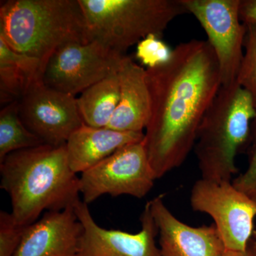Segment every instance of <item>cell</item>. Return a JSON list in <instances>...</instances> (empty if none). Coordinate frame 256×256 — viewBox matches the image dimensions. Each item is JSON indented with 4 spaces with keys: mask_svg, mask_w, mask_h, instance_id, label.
Wrapping results in <instances>:
<instances>
[{
    "mask_svg": "<svg viewBox=\"0 0 256 256\" xmlns=\"http://www.w3.org/2000/svg\"><path fill=\"white\" fill-rule=\"evenodd\" d=\"M15 222L12 213L0 212V256H14L26 228Z\"/></svg>",
    "mask_w": 256,
    "mask_h": 256,
    "instance_id": "cell-21",
    "label": "cell"
},
{
    "mask_svg": "<svg viewBox=\"0 0 256 256\" xmlns=\"http://www.w3.org/2000/svg\"><path fill=\"white\" fill-rule=\"evenodd\" d=\"M192 210L210 215L226 250L246 252L254 230L256 202L236 188L232 181L200 178L192 186Z\"/></svg>",
    "mask_w": 256,
    "mask_h": 256,
    "instance_id": "cell-6",
    "label": "cell"
},
{
    "mask_svg": "<svg viewBox=\"0 0 256 256\" xmlns=\"http://www.w3.org/2000/svg\"><path fill=\"white\" fill-rule=\"evenodd\" d=\"M43 80L38 58L12 50L0 37V99L1 104L20 100L34 80Z\"/></svg>",
    "mask_w": 256,
    "mask_h": 256,
    "instance_id": "cell-16",
    "label": "cell"
},
{
    "mask_svg": "<svg viewBox=\"0 0 256 256\" xmlns=\"http://www.w3.org/2000/svg\"><path fill=\"white\" fill-rule=\"evenodd\" d=\"M120 95L107 128L120 132H143L150 116L146 69L124 55L119 68Z\"/></svg>",
    "mask_w": 256,
    "mask_h": 256,
    "instance_id": "cell-14",
    "label": "cell"
},
{
    "mask_svg": "<svg viewBox=\"0 0 256 256\" xmlns=\"http://www.w3.org/2000/svg\"><path fill=\"white\" fill-rule=\"evenodd\" d=\"M82 232L75 206L46 212L25 228L14 256H76Z\"/></svg>",
    "mask_w": 256,
    "mask_h": 256,
    "instance_id": "cell-13",
    "label": "cell"
},
{
    "mask_svg": "<svg viewBox=\"0 0 256 256\" xmlns=\"http://www.w3.org/2000/svg\"><path fill=\"white\" fill-rule=\"evenodd\" d=\"M42 144H45L20 118L18 100L5 106L0 112V162L10 153Z\"/></svg>",
    "mask_w": 256,
    "mask_h": 256,
    "instance_id": "cell-18",
    "label": "cell"
},
{
    "mask_svg": "<svg viewBox=\"0 0 256 256\" xmlns=\"http://www.w3.org/2000/svg\"><path fill=\"white\" fill-rule=\"evenodd\" d=\"M239 18L244 24H256V0H240Z\"/></svg>",
    "mask_w": 256,
    "mask_h": 256,
    "instance_id": "cell-23",
    "label": "cell"
},
{
    "mask_svg": "<svg viewBox=\"0 0 256 256\" xmlns=\"http://www.w3.org/2000/svg\"><path fill=\"white\" fill-rule=\"evenodd\" d=\"M224 256H256V252L250 246L246 252H234L226 250Z\"/></svg>",
    "mask_w": 256,
    "mask_h": 256,
    "instance_id": "cell-24",
    "label": "cell"
},
{
    "mask_svg": "<svg viewBox=\"0 0 256 256\" xmlns=\"http://www.w3.org/2000/svg\"><path fill=\"white\" fill-rule=\"evenodd\" d=\"M0 188L11 198L12 214L22 226L42 212H58L80 201V178L69 165L66 144H48L10 153L0 162Z\"/></svg>",
    "mask_w": 256,
    "mask_h": 256,
    "instance_id": "cell-2",
    "label": "cell"
},
{
    "mask_svg": "<svg viewBox=\"0 0 256 256\" xmlns=\"http://www.w3.org/2000/svg\"><path fill=\"white\" fill-rule=\"evenodd\" d=\"M146 73L151 110L144 146L160 178L181 166L194 148L222 80L214 52L203 40L178 44L168 62Z\"/></svg>",
    "mask_w": 256,
    "mask_h": 256,
    "instance_id": "cell-1",
    "label": "cell"
},
{
    "mask_svg": "<svg viewBox=\"0 0 256 256\" xmlns=\"http://www.w3.org/2000/svg\"><path fill=\"white\" fill-rule=\"evenodd\" d=\"M164 194L150 201L158 228L161 256H224L225 246L214 224L194 227L184 223L165 205Z\"/></svg>",
    "mask_w": 256,
    "mask_h": 256,
    "instance_id": "cell-12",
    "label": "cell"
},
{
    "mask_svg": "<svg viewBox=\"0 0 256 256\" xmlns=\"http://www.w3.org/2000/svg\"><path fill=\"white\" fill-rule=\"evenodd\" d=\"M156 180L143 140L124 146L82 173L80 193L88 205L105 194L142 198L150 192Z\"/></svg>",
    "mask_w": 256,
    "mask_h": 256,
    "instance_id": "cell-7",
    "label": "cell"
},
{
    "mask_svg": "<svg viewBox=\"0 0 256 256\" xmlns=\"http://www.w3.org/2000/svg\"><path fill=\"white\" fill-rule=\"evenodd\" d=\"M20 118L45 144L64 146L82 124L76 98L34 80L18 100Z\"/></svg>",
    "mask_w": 256,
    "mask_h": 256,
    "instance_id": "cell-10",
    "label": "cell"
},
{
    "mask_svg": "<svg viewBox=\"0 0 256 256\" xmlns=\"http://www.w3.org/2000/svg\"><path fill=\"white\" fill-rule=\"evenodd\" d=\"M120 95L118 69L89 87L77 98L84 124L90 127H107L118 104Z\"/></svg>",
    "mask_w": 256,
    "mask_h": 256,
    "instance_id": "cell-17",
    "label": "cell"
},
{
    "mask_svg": "<svg viewBox=\"0 0 256 256\" xmlns=\"http://www.w3.org/2000/svg\"><path fill=\"white\" fill-rule=\"evenodd\" d=\"M249 246L252 248L254 249V250H255L256 252V229H255L254 234H252V240H250Z\"/></svg>",
    "mask_w": 256,
    "mask_h": 256,
    "instance_id": "cell-25",
    "label": "cell"
},
{
    "mask_svg": "<svg viewBox=\"0 0 256 256\" xmlns=\"http://www.w3.org/2000/svg\"><path fill=\"white\" fill-rule=\"evenodd\" d=\"M144 138V132H120L107 127H90L84 124L66 143L70 169L76 174H82L120 148L140 142Z\"/></svg>",
    "mask_w": 256,
    "mask_h": 256,
    "instance_id": "cell-15",
    "label": "cell"
},
{
    "mask_svg": "<svg viewBox=\"0 0 256 256\" xmlns=\"http://www.w3.org/2000/svg\"><path fill=\"white\" fill-rule=\"evenodd\" d=\"M89 42L124 54L146 36L162 38L170 23L188 14L182 0H78Z\"/></svg>",
    "mask_w": 256,
    "mask_h": 256,
    "instance_id": "cell-5",
    "label": "cell"
},
{
    "mask_svg": "<svg viewBox=\"0 0 256 256\" xmlns=\"http://www.w3.org/2000/svg\"><path fill=\"white\" fill-rule=\"evenodd\" d=\"M250 140L252 144L247 169L232 180V184L236 188L256 202V118L252 122Z\"/></svg>",
    "mask_w": 256,
    "mask_h": 256,
    "instance_id": "cell-22",
    "label": "cell"
},
{
    "mask_svg": "<svg viewBox=\"0 0 256 256\" xmlns=\"http://www.w3.org/2000/svg\"><path fill=\"white\" fill-rule=\"evenodd\" d=\"M246 26L244 56L236 82L250 94L256 107V24Z\"/></svg>",
    "mask_w": 256,
    "mask_h": 256,
    "instance_id": "cell-19",
    "label": "cell"
},
{
    "mask_svg": "<svg viewBox=\"0 0 256 256\" xmlns=\"http://www.w3.org/2000/svg\"><path fill=\"white\" fill-rule=\"evenodd\" d=\"M172 50L162 38L150 34L138 44L136 57L146 68H154L168 62Z\"/></svg>",
    "mask_w": 256,
    "mask_h": 256,
    "instance_id": "cell-20",
    "label": "cell"
},
{
    "mask_svg": "<svg viewBox=\"0 0 256 256\" xmlns=\"http://www.w3.org/2000/svg\"><path fill=\"white\" fill-rule=\"evenodd\" d=\"M75 212L84 228L76 256H161L150 202L141 214L140 230L136 234L100 226L82 200L76 204Z\"/></svg>",
    "mask_w": 256,
    "mask_h": 256,
    "instance_id": "cell-11",
    "label": "cell"
},
{
    "mask_svg": "<svg viewBox=\"0 0 256 256\" xmlns=\"http://www.w3.org/2000/svg\"><path fill=\"white\" fill-rule=\"evenodd\" d=\"M124 55L98 41L66 44L48 60L43 74L44 84L76 96L118 70Z\"/></svg>",
    "mask_w": 256,
    "mask_h": 256,
    "instance_id": "cell-8",
    "label": "cell"
},
{
    "mask_svg": "<svg viewBox=\"0 0 256 256\" xmlns=\"http://www.w3.org/2000/svg\"><path fill=\"white\" fill-rule=\"evenodd\" d=\"M256 107L252 96L236 82L220 87L204 116L194 146L202 178L232 181L236 158L250 140Z\"/></svg>",
    "mask_w": 256,
    "mask_h": 256,
    "instance_id": "cell-4",
    "label": "cell"
},
{
    "mask_svg": "<svg viewBox=\"0 0 256 256\" xmlns=\"http://www.w3.org/2000/svg\"><path fill=\"white\" fill-rule=\"evenodd\" d=\"M200 23L214 52L222 86L236 82L244 56L246 26L239 18L240 0H182Z\"/></svg>",
    "mask_w": 256,
    "mask_h": 256,
    "instance_id": "cell-9",
    "label": "cell"
},
{
    "mask_svg": "<svg viewBox=\"0 0 256 256\" xmlns=\"http://www.w3.org/2000/svg\"><path fill=\"white\" fill-rule=\"evenodd\" d=\"M0 37L14 52L38 58L43 74L60 47L90 42L78 0L2 1Z\"/></svg>",
    "mask_w": 256,
    "mask_h": 256,
    "instance_id": "cell-3",
    "label": "cell"
}]
</instances>
